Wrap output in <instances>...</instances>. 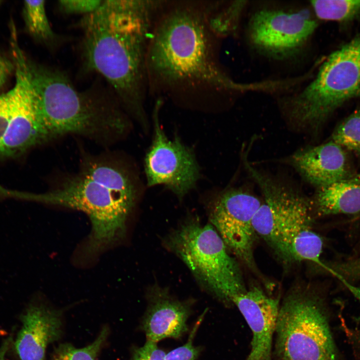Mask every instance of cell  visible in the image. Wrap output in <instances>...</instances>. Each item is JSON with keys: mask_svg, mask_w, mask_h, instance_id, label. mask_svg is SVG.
Wrapping results in <instances>:
<instances>
[{"mask_svg": "<svg viewBox=\"0 0 360 360\" xmlns=\"http://www.w3.org/2000/svg\"><path fill=\"white\" fill-rule=\"evenodd\" d=\"M166 246L185 264L199 284L228 306L247 288L240 266L211 224L188 219L170 232Z\"/></svg>", "mask_w": 360, "mask_h": 360, "instance_id": "8", "label": "cell"}, {"mask_svg": "<svg viewBox=\"0 0 360 360\" xmlns=\"http://www.w3.org/2000/svg\"><path fill=\"white\" fill-rule=\"evenodd\" d=\"M262 202L242 188L222 192L211 205L209 218L228 251L256 272L254 246L258 236L253 219Z\"/></svg>", "mask_w": 360, "mask_h": 360, "instance_id": "12", "label": "cell"}, {"mask_svg": "<svg viewBox=\"0 0 360 360\" xmlns=\"http://www.w3.org/2000/svg\"><path fill=\"white\" fill-rule=\"evenodd\" d=\"M10 120L8 92L0 95V145L6 134Z\"/></svg>", "mask_w": 360, "mask_h": 360, "instance_id": "26", "label": "cell"}, {"mask_svg": "<svg viewBox=\"0 0 360 360\" xmlns=\"http://www.w3.org/2000/svg\"><path fill=\"white\" fill-rule=\"evenodd\" d=\"M21 329L14 346L20 360H46L49 344L63 334L62 312L43 303L31 302L20 315Z\"/></svg>", "mask_w": 360, "mask_h": 360, "instance_id": "14", "label": "cell"}, {"mask_svg": "<svg viewBox=\"0 0 360 360\" xmlns=\"http://www.w3.org/2000/svg\"><path fill=\"white\" fill-rule=\"evenodd\" d=\"M158 100L153 111L154 135L144 158L147 184L164 185L179 198L195 187L200 177L198 164L194 153L176 137L169 139L160 124Z\"/></svg>", "mask_w": 360, "mask_h": 360, "instance_id": "11", "label": "cell"}, {"mask_svg": "<svg viewBox=\"0 0 360 360\" xmlns=\"http://www.w3.org/2000/svg\"><path fill=\"white\" fill-rule=\"evenodd\" d=\"M331 140L360 156V108L354 111L336 126Z\"/></svg>", "mask_w": 360, "mask_h": 360, "instance_id": "22", "label": "cell"}, {"mask_svg": "<svg viewBox=\"0 0 360 360\" xmlns=\"http://www.w3.org/2000/svg\"><path fill=\"white\" fill-rule=\"evenodd\" d=\"M202 317V316L195 324L187 342L166 354L165 360H196L200 352V348L194 346L193 340Z\"/></svg>", "mask_w": 360, "mask_h": 360, "instance_id": "23", "label": "cell"}, {"mask_svg": "<svg viewBox=\"0 0 360 360\" xmlns=\"http://www.w3.org/2000/svg\"><path fill=\"white\" fill-rule=\"evenodd\" d=\"M252 334L250 350L244 360H273L274 334L280 300L252 286L232 300Z\"/></svg>", "mask_w": 360, "mask_h": 360, "instance_id": "13", "label": "cell"}, {"mask_svg": "<svg viewBox=\"0 0 360 360\" xmlns=\"http://www.w3.org/2000/svg\"><path fill=\"white\" fill-rule=\"evenodd\" d=\"M138 195V193L114 190L80 171L46 192H20L19 198L78 210L86 214L92 225L86 252L94 254L124 237L126 221Z\"/></svg>", "mask_w": 360, "mask_h": 360, "instance_id": "5", "label": "cell"}, {"mask_svg": "<svg viewBox=\"0 0 360 360\" xmlns=\"http://www.w3.org/2000/svg\"><path fill=\"white\" fill-rule=\"evenodd\" d=\"M12 335L5 338L0 346V360H6L5 356L12 341Z\"/></svg>", "mask_w": 360, "mask_h": 360, "instance_id": "28", "label": "cell"}, {"mask_svg": "<svg viewBox=\"0 0 360 360\" xmlns=\"http://www.w3.org/2000/svg\"><path fill=\"white\" fill-rule=\"evenodd\" d=\"M104 0H60L58 4L60 10L67 14H83L84 16L97 10Z\"/></svg>", "mask_w": 360, "mask_h": 360, "instance_id": "24", "label": "cell"}, {"mask_svg": "<svg viewBox=\"0 0 360 360\" xmlns=\"http://www.w3.org/2000/svg\"><path fill=\"white\" fill-rule=\"evenodd\" d=\"M16 80L8 92L10 120L0 145V156L12 157L50 140L38 110L29 62L19 46L12 49Z\"/></svg>", "mask_w": 360, "mask_h": 360, "instance_id": "10", "label": "cell"}, {"mask_svg": "<svg viewBox=\"0 0 360 360\" xmlns=\"http://www.w3.org/2000/svg\"><path fill=\"white\" fill-rule=\"evenodd\" d=\"M244 5V1H235L221 8V4H215L209 16L208 24L217 37L226 36L236 29Z\"/></svg>", "mask_w": 360, "mask_h": 360, "instance_id": "21", "label": "cell"}, {"mask_svg": "<svg viewBox=\"0 0 360 360\" xmlns=\"http://www.w3.org/2000/svg\"><path fill=\"white\" fill-rule=\"evenodd\" d=\"M325 302L308 286L291 288L280 304L273 360H338Z\"/></svg>", "mask_w": 360, "mask_h": 360, "instance_id": "7", "label": "cell"}, {"mask_svg": "<svg viewBox=\"0 0 360 360\" xmlns=\"http://www.w3.org/2000/svg\"><path fill=\"white\" fill-rule=\"evenodd\" d=\"M360 97V34L331 53L316 78L282 102L286 118L296 128L316 130L348 100Z\"/></svg>", "mask_w": 360, "mask_h": 360, "instance_id": "6", "label": "cell"}, {"mask_svg": "<svg viewBox=\"0 0 360 360\" xmlns=\"http://www.w3.org/2000/svg\"><path fill=\"white\" fill-rule=\"evenodd\" d=\"M45 6L43 0L24 2V20L32 36L44 42H52L56 36L49 22Z\"/></svg>", "mask_w": 360, "mask_h": 360, "instance_id": "18", "label": "cell"}, {"mask_svg": "<svg viewBox=\"0 0 360 360\" xmlns=\"http://www.w3.org/2000/svg\"><path fill=\"white\" fill-rule=\"evenodd\" d=\"M317 26L307 9L262 8L250 16L248 36L260 54L284 60L296 56L304 48Z\"/></svg>", "mask_w": 360, "mask_h": 360, "instance_id": "9", "label": "cell"}, {"mask_svg": "<svg viewBox=\"0 0 360 360\" xmlns=\"http://www.w3.org/2000/svg\"><path fill=\"white\" fill-rule=\"evenodd\" d=\"M166 354L157 342L146 340L142 346L132 348L130 360H165Z\"/></svg>", "mask_w": 360, "mask_h": 360, "instance_id": "25", "label": "cell"}, {"mask_svg": "<svg viewBox=\"0 0 360 360\" xmlns=\"http://www.w3.org/2000/svg\"><path fill=\"white\" fill-rule=\"evenodd\" d=\"M243 161L264 198L253 219L257 236L285 263L308 260L326 270L323 240L313 228L311 200L254 166L245 154Z\"/></svg>", "mask_w": 360, "mask_h": 360, "instance_id": "4", "label": "cell"}, {"mask_svg": "<svg viewBox=\"0 0 360 360\" xmlns=\"http://www.w3.org/2000/svg\"><path fill=\"white\" fill-rule=\"evenodd\" d=\"M164 2L104 0L80 22L88 68L108 81L124 108L144 128H148L144 106L148 91L147 50Z\"/></svg>", "mask_w": 360, "mask_h": 360, "instance_id": "2", "label": "cell"}, {"mask_svg": "<svg viewBox=\"0 0 360 360\" xmlns=\"http://www.w3.org/2000/svg\"><path fill=\"white\" fill-rule=\"evenodd\" d=\"M14 70L13 61L0 55V88L4 84Z\"/></svg>", "mask_w": 360, "mask_h": 360, "instance_id": "27", "label": "cell"}, {"mask_svg": "<svg viewBox=\"0 0 360 360\" xmlns=\"http://www.w3.org/2000/svg\"><path fill=\"white\" fill-rule=\"evenodd\" d=\"M290 162L306 180L318 188L352 174L344 148L332 140L298 150Z\"/></svg>", "mask_w": 360, "mask_h": 360, "instance_id": "16", "label": "cell"}, {"mask_svg": "<svg viewBox=\"0 0 360 360\" xmlns=\"http://www.w3.org/2000/svg\"><path fill=\"white\" fill-rule=\"evenodd\" d=\"M354 272L356 276L360 279V256L356 260L354 264Z\"/></svg>", "mask_w": 360, "mask_h": 360, "instance_id": "29", "label": "cell"}, {"mask_svg": "<svg viewBox=\"0 0 360 360\" xmlns=\"http://www.w3.org/2000/svg\"><path fill=\"white\" fill-rule=\"evenodd\" d=\"M146 296L148 307L142 322L146 340L158 342L166 338H179L188 332L192 300H180L158 284L148 289Z\"/></svg>", "mask_w": 360, "mask_h": 360, "instance_id": "15", "label": "cell"}, {"mask_svg": "<svg viewBox=\"0 0 360 360\" xmlns=\"http://www.w3.org/2000/svg\"><path fill=\"white\" fill-rule=\"evenodd\" d=\"M311 202L318 216L360 212V173L318 188Z\"/></svg>", "mask_w": 360, "mask_h": 360, "instance_id": "17", "label": "cell"}, {"mask_svg": "<svg viewBox=\"0 0 360 360\" xmlns=\"http://www.w3.org/2000/svg\"><path fill=\"white\" fill-rule=\"evenodd\" d=\"M38 110L50 140L77 134L102 143L118 140L130 122L117 107L78 92L67 77L30 62Z\"/></svg>", "mask_w": 360, "mask_h": 360, "instance_id": "3", "label": "cell"}, {"mask_svg": "<svg viewBox=\"0 0 360 360\" xmlns=\"http://www.w3.org/2000/svg\"><path fill=\"white\" fill-rule=\"evenodd\" d=\"M109 334L110 328L104 326L94 340L86 346L78 348L68 342L60 344L54 348L52 360H96Z\"/></svg>", "mask_w": 360, "mask_h": 360, "instance_id": "20", "label": "cell"}, {"mask_svg": "<svg viewBox=\"0 0 360 360\" xmlns=\"http://www.w3.org/2000/svg\"><path fill=\"white\" fill-rule=\"evenodd\" d=\"M214 4L165 2L148 41V90L170 96L212 94L241 90L222 70L210 14Z\"/></svg>", "mask_w": 360, "mask_h": 360, "instance_id": "1", "label": "cell"}, {"mask_svg": "<svg viewBox=\"0 0 360 360\" xmlns=\"http://www.w3.org/2000/svg\"><path fill=\"white\" fill-rule=\"evenodd\" d=\"M310 4L315 16L322 20L347 22L360 15V0H318Z\"/></svg>", "mask_w": 360, "mask_h": 360, "instance_id": "19", "label": "cell"}]
</instances>
